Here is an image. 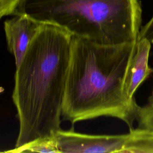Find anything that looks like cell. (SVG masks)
Listing matches in <instances>:
<instances>
[{"label":"cell","mask_w":153,"mask_h":153,"mask_svg":"<svg viewBox=\"0 0 153 153\" xmlns=\"http://www.w3.org/2000/svg\"><path fill=\"white\" fill-rule=\"evenodd\" d=\"M41 22L14 75L12 98L19 121L14 148L61 129L72 35L56 24Z\"/></svg>","instance_id":"cell-1"},{"label":"cell","mask_w":153,"mask_h":153,"mask_svg":"<svg viewBox=\"0 0 153 153\" xmlns=\"http://www.w3.org/2000/svg\"><path fill=\"white\" fill-rule=\"evenodd\" d=\"M136 43L103 45L72 36L63 120L74 124L109 117L133 128L138 105L127 96L126 82Z\"/></svg>","instance_id":"cell-2"},{"label":"cell","mask_w":153,"mask_h":153,"mask_svg":"<svg viewBox=\"0 0 153 153\" xmlns=\"http://www.w3.org/2000/svg\"><path fill=\"white\" fill-rule=\"evenodd\" d=\"M140 0H22L14 15L56 24L72 36L103 45L137 42Z\"/></svg>","instance_id":"cell-3"},{"label":"cell","mask_w":153,"mask_h":153,"mask_svg":"<svg viewBox=\"0 0 153 153\" xmlns=\"http://www.w3.org/2000/svg\"><path fill=\"white\" fill-rule=\"evenodd\" d=\"M60 153L121 152L128 133L116 135L83 134L60 129L55 134Z\"/></svg>","instance_id":"cell-4"},{"label":"cell","mask_w":153,"mask_h":153,"mask_svg":"<svg viewBox=\"0 0 153 153\" xmlns=\"http://www.w3.org/2000/svg\"><path fill=\"white\" fill-rule=\"evenodd\" d=\"M41 23L26 14L13 15V17L4 22L7 48L14 56L16 68L22 62Z\"/></svg>","instance_id":"cell-5"},{"label":"cell","mask_w":153,"mask_h":153,"mask_svg":"<svg viewBox=\"0 0 153 153\" xmlns=\"http://www.w3.org/2000/svg\"><path fill=\"white\" fill-rule=\"evenodd\" d=\"M151 47V42L146 38L139 39L136 43L126 82V93L129 99H134V95L137 89L153 72L148 64Z\"/></svg>","instance_id":"cell-6"},{"label":"cell","mask_w":153,"mask_h":153,"mask_svg":"<svg viewBox=\"0 0 153 153\" xmlns=\"http://www.w3.org/2000/svg\"><path fill=\"white\" fill-rule=\"evenodd\" d=\"M121 152L153 153V131L140 128L130 130Z\"/></svg>","instance_id":"cell-7"},{"label":"cell","mask_w":153,"mask_h":153,"mask_svg":"<svg viewBox=\"0 0 153 153\" xmlns=\"http://www.w3.org/2000/svg\"><path fill=\"white\" fill-rule=\"evenodd\" d=\"M11 152H53L60 153L55 136L39 138L13 150Z\"/></svg>","instance_id":"cell-8"},{"label":"cell","mask_w":153,"mask_h":153,"mask_svg":"<svg viewBox=\"0 0 153 153\" xmlns=\"http://www.w3.org/2000/svg\"><path fill=\"white\" fill-rule=\"evenodd\" d=\"M136 120L138 128L153 131V99L143 106H138L136 111Z\"/></svg>","instance_id":"cell-9"},{"label":"cell","mask_w":153,"mask_h":153,"mask_svg":"<svg viewBox=\"0 0 153 153\" xmlns=\"http://www.w3.org/2000/svg\"><path fill=\"white\" fill-rule=\"evenodd\" d=\"M22 0H0V19L14 15Z\"/></svg>","instance_id":"cell-10"},{"label":"cell","mask_w":153,"mask_h":153,"mask_svg":"<svg viewBox=\"0 0 153 153\" xmlns=\"http://www.w3.org/2000/svg\"><path fill=\"white\" fill-rule=\"evenodd\" d=\"M146 38L153 44V16L140 30L139 39ZM138 39V40H139Z\"/></svg>","instance_id":"cell-11"},{"label":"cell","mask_w":153,"mask_h":153,"mask_svg":"<svg viewBox=\"0 0 153 153\" xmlns=\"http://www.w3.org/2000/svg\"><path fill=\"white\" fill-rule=\"evenodd\" d=\"M151 98H152V99H153V91H152V97H151Z\"/></svg>","instance_id":"cell-12"}]
</instances>
